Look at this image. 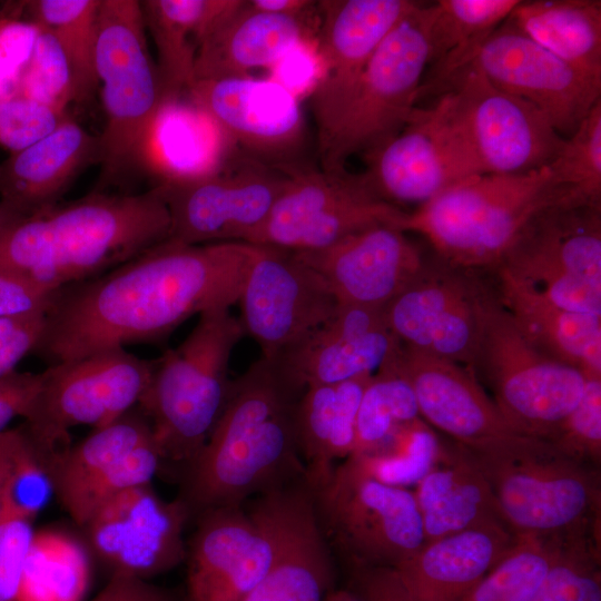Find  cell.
<instances>
[{"label":"cell","instance_id":"6da1fadb","mask_svg":"<svg viewBox=\"0 0 601 601\" xmlns=\"http://www.w3.org/2000/svg\"><path fill=\"white\" fill-rule=\"evenodd\" d=\"M257 245L166 240L97 277L58 290L36 353L48 366L157 343L196 314L238 303Z\"/></svg>","mask_w":601,"mask_h":601},{"label":"cell","instance_id":"7a4b0ae2","mask_svg":"<svg viewBox=\"0 0 601 601\" xmlns=\"http://www.w3.org/2000/svg\"><path fill=\"white\" fill-rule=\"evenodd\" d=\"M304 390L275 358L263 356L231 380L220 416L185 467L179 499L190 515L244 505L305 479L296 434Z\"/></svg>","mask_w":601,"mask_h":601},{"label":"cell","instance_id":"3957f363","mask_svg":"<svg viewBox=\"0 0 601 601\" xmlns=\"http://www.w3.org/2000/svg\"><path fill=\"white\" fill-rule=\"evenodd\" d=\"M170 215L152 189L95 191L0 233V269L58 290L102 275L168 240Z\"/></svg>","mask_w":601,"mask_h":601},{"label":"cell","instance_id":"277c9868","mask_svg":"<svg viewBox=\"0 0 601 601\" xmlns=\"http://www.w3.org/2000/svg\"><path fill=\"white\" fill-rule=\"evenodd\" d=\"M464 449L485 476L514 536L600 542L601 487L595 466L566 456L548 441L521 434Z\"/></svg>","mask_w":601,"mask_h":601},{"label":"cell","instance_id":"5b68a950","mask_svg":"<svg viewBox=\"0 0 601 601\" xmlns=\"http://www.w3.org/2000/svg\"><path fill=\"white\" fill-rule=\"evenodd\" d=\"M572 206L548 166L521 175H480L407 213L404 231L424 236L447 263L491 272L541 210Z\"/></svg>","mask_w":601,"mask_h":601},{"label":"cell","instance_id":"8992f818","mask_svg":"<svg viewBox=\"0 0 601 601\" xmlns=\"http://www.w3.org/2000/svg\"><path fill=\"white\" fill-rule=\"evenodd\" d=\"M244 335L229 308H213L199 314L178 346L154 361L138 405L164 461L186 467L204 446L225 406L230 357Z\"/></svg>","mask_w":601,"mask_h":601},{"label":"cell","instance_id":"52a82bcc","mask_svg":"<svg viewBox=\"0 0 601 601\" xmlns=\"http://www.w3.org/2000/svg\"><path fill=\"white\" fill-rule=\"evenodd\" d=\"M140 1L101 0L96 73L105 127L95 191L119 184L147 161L165 106L157 63L150 55Z\"/></svg>","mask_w":601,"mask_h":601},{"label":"cell","instance_id":"ba28073f","mask_svg":"<svg viewBox=\"0 0 601 601\" xmlns=\"http://www.w3.org/2000/svg\"><path fill=\"white\" fill-rule=\"evenodd\" d=\"M430 60V4L420 2L378 45L338 122L317 146L321 169L344 170L352 155L395 137L416 108Z\"/></svg>","mask_w":601,"mask_h":601},{"label":"cell","instance_id":"9c48e42d","mask_svg":"<svg viewBox=\"0 0 601 601\" xmlns=\"http://www.w3.org/2000/svg\"><path fill=\"white\" fill-rule=\"evenodd\" d=\"M152 370L154 361L112 347L41 372L21 428L50 471L71 446L72 427L100 428L128 413L145 394Z\"/></svg>","mask_w":601,"mask_h":601},{"label":"cell","instance_id":"30bf717a","mask_svg":"<svg viewBox=\"0 0 601 601\" xmlns=\"http://www.w3.org/2000/svg\"><path fill=\"white\" fill-rule=\"evenodd\" d=\"M472 371L490 385L492 401L516 433L544 441L579 404L588 380L522 336L501 304L494 280Z\"/></svg>","mask_w":601,"mask_h":601},{"label":"cell","instance_id":"8fae6325","mask_svg":"<svg viewBox=\"0 0 601 601\" xmlns=\"http://www.w3.org/2000/svg\"><path fill=\"white\" fill-rule=\"evenodd\" d=\"M311 490L322 534L351 570L395 568L425 543L414 492L376 480L351 459Z\"/></svg>","mask_w":601,"mask_h":601},{"label":"cell","instance_id":"7c38bea8","mask_svg":"<svg viewBox=\"0 0 601 601\" xmlns=\"http://www.w3.org/2000/svg\"><path fill=\"white\" fill-rule=\"evenodd\" d=\"M288 171L268 216L244 243L311 252L376 225L403 229L407 211L381 198L363 173L292 167Z\"/></svg>","mask_w":601,"mask_h":601},{"label":"cell","instance_id":"4fadbf2b","mask_svg":"<svg viewBox=\"0 0 601 601\" xmlns=\"http://www.w3.org/2000/svg\"><path fill=\"white\" fill-rule=\"evenodd\" d=\"M495 268L526 283L558 307L601 316V205L541 210Z\"/></svg>","mask_w":601,"mask_h":601},{"label":"cell","instance_id":"5bb4252c","mask_svg":"<svg viewBox=\"0 0 601 601\" xmlns=\"http://www.w3.org/2000/svg\"><path fill=\"white\" fill-rule=\"evenodd\" d=\"M245 155L203 176L164 179L155 188L170 215L168 240L244 242L268 216L289 171Z\"/></svg>","mask_w":601,"mask_h":601},{"label":"cell","instance_id":"9a60e30c","mask_svg":"<svg viewBox=\"0 0 601 601\" xmlns=\"http://www.w3.org/2000/svg\"><path fill=\"white\" fill-rule=\"evenodd\" d=\"M480 273L435 254L426 258L413 282L383 308L387 327L402 345L472 370L493 289Z\"/></svg>","mask_w":601,"mask_h":601},{"label":"cell","instance_id":"2e32d148","mask_svg":"<svg viewBox=\"0 0 601 601\" xmlns=\"http://www.w3.org/2000/svg\"><path fill=\"white\" fill-rule=\"evenodd\" d=\"M440 92H450L457 125L482 175H521L548 166L564 138L531 102L466 66Z\"/></svg>","mask_w":601,"mask_h":601},{"label":"cell","instance_id":"e0dca14e","mask_svg":"<svg viewBox=\"0 0 601 601\" xmlns=\"http://www.w3.org/2000/svg\"><path fill=\"white\" fill-rule=\"evenodd\" d=\"M364 157L365 179L392 204L422 205L482 175L455 119L450 92L427 108L416 107L395 137Z\"/></svg>","mask_w":601,"mask_h":601},{"label":"cell","instance_id":"ac0fdd59","mask_svg":"<svg viewBox=\"0 0 601 601\" xmlns=\"http://www.w3.org/2000/svg\"><path fill=\"white\" fill-rule=\"evenodd\" d=\"M238 303L244 333L266 358L305 338L339 305L322 277L292 252L259 245Z\"/></svg>","mask_w":601,"mask_h":601},{"label":"cell","instance_id":"d6986e66","mask_svg":"<svg viewBox=\"0 0 601 601\" xmlns=\"http://www.w3.org/2000/svg\"><path fill=\"white\" fill-rule=\"evenodd\" d=\"M230 145L276 167L299 154L306 139L300 100L270 78L250 76L195 80L186 91Z\"/></svg>","mask_w":601,"mask_h":601},{"label":"cell","instance_id":"ffe728a7","mask_svg":"<svg viewBox=\"0 0 601 601\" xmlns=\"http://www.w3.org/2000/svg\"><path fill=\"white\" fill-rule=\"evenodd\" d=\"M467 66L534 105L568 137L601 100V79L562 61L508 19L482 42Z\"/></svg>","mask_w":601,"mask_h":601},{"label":"cell","instance_id":"44dd1931","mask_svg":"<svg viewBox=\"0 0 601 601\" xmlns=\"http://www.w3.org/2000/svg\"><path fill=\"white\" fill-rule=\"evenodd\" d=\"M418 3L412 0L317 2V48L323 73L311 95L317 146L338 122L378 45Z\"/></svg>","mask_w":601,"mask_h":601},{"label":"cell","instance_id":"7402d4cb","mask_svg":"<svg viewBox=\"0 0 601 601\" xmlns=\"http://www.w3.org/2000/svg\"><path fill=\"white\" fill-rule=\"evenodd\" d=\"M189 516L180 499L165 501L146 484L105 502L83 526L114 573L146 580L186 559L184 530Z\"/></svg>","mask_w":601,"mask_h":601},{"label":"cell","instance_id":"603a6c76","mask_svg":"<svg viewBox=\"0 0 601 601\" xmlns=\"http://www.w3.org/2000/svg\"><path fill=\"white\" fill-rule=\"evenodd\" d=\"M186 558L187 601H243L267 574L274 546L245 504L221 506L198 514Z\"/></svg>","mask_w":601,"mask_h":601},{"label":"cell","instance_id":"cb8c5ba5","mask_svg":"<svg viewBox=\"0 0 601 601\" xmlns=\"http://www.w3.org/2000/svg\"><path fill=\"white\" fill-rule=\"evenodd\" d=\"M316 272L339 304L384 308L418 275L426 257L393 225L353 233L322 249L292 252Z\"/></svg>","mask_w":601,"mask_h":601},{"label":"cell","instance_id":"d4e9b609","mask_svg":"<svg viewBox=\"0 0 601 601\" xmlns=\"http://www.w3.org/2000/svg\"><path fill=\"white\" fill-rule=\"evenodd\" d=\"M394 359L411 385L421 417L466 449L516 433L503 418L474 372L401 344Z\"/></svg>","mask_w":601,"mask_h":601},{"label":"cell","instance_id":"484cf974","mask_svg":"<svg viewBox=\"0 0 601 601\" xmlns=\"http://www.w3.org/2000/svg\"><path fill=\"white\" fill-rule=\"evenodd\" d=\"M400 347L383 308L339 304L328 321L275 359L306 388L374 374Z\"/></svg>","mask_w":601,"mask_h":601},{"label":"cell","instance_id":"4316f807","mask_svg":"<svg viewBox=\"0 0 601 601\" xmlns=\"http://www.w3.org/2000/svg\"><path fill=\"white\" fill-rule=\"evenodd\" d=\"M318 11L278 14L258 10L249 1L221 21L199 45L195 80L248 76L272 68L286 52L317 38Z\"/></svg>","mask_w":601,"mask_h":601},{"label":"cell","instance_id":"83f0119b","mask_svg":"<svg viewBox=\"0 0 601 601\" xmlns=\"http://www.w3.org/2000/svg\"><path fill=\"white\" fill-rule=\"evenodd\" d=\"M100 138L68 116L0 162V200L30 216L58 205L76 177L99 164Z\"/></svg>","mask_w":601,"mask_h":601},{"label":"cell","instance_id":"f1b7e54d","mask_svg":"<svg viewBox=\"0 0 601 601\" xmlns=\"http://www.w3.org/2000/svg\"><path fill=\"white\" fill-rule=\"evenodd\" d=\"M513 542L506 525L489 523L426 542L395 569L415 601H462Z\"/></svg>","mask_w":601,"mask_h":601},{"label":"cell","instance_id":"f546056e","mask_svg":"<svg viewBox=\"0 0 601 601\" xmlns=\"http://www.w3.org/2000/svg\"><path fill=\"white\" fill-rule=\"evenodd\" d=\"M491 272L501 304L533 347L588 378H601V316L558 307L506 270Z\"/></svg>","mask_w":601,"mask_h":601},{"label":"cell","instance_id":"4dcf8cb0","mask_svg":"<svg viewBox=\"0 0 601 601\" xmlns=\"http://www.w3.org/2000/svg\"><path fill=\"white\" fill-rule=\"evenodd\" d=\"M413 492L425 543L489 523L505 525L485 476L457 443L442 442L436 462Z\"/></svg>","mask_w":601,"mask_h":601},{"label":"cell","instance_id":"1f68e13d","mask_svg":"<svg viewBox=\"0 0 601 601\" xmlns=\"http://www.w3.org/2000/svg\"><path fill=\"white\" fill-rule=\"evenodd\" d=\"M372 375L304 390L296 408V434L311 489L331 476L338 460L353 454L357 412Z\"/></svg>","mask_w":601,"mask_h":601},{"label":"cell","instance_id":"d6a6232c","mask_svg":"<svg viewBox=\"0 0 601 601\" xmlns=\"http://www.w3.org/2000/svg\"><path fill=\"white\" fill-rule=\"evenodd\" d=\"M244 0L140 1L146 29L158 55L165 105L175 102L195 81V59L201 41Z\"/></svg>","mask_w":601,"mask_h":601},{"label":"cell","instance_id":"836d02e7","mask_svg":"<svg viewBox=\"0 0 601 601\" xmlns=\"http://www.w3.org/2000/svg\"><path fill=\"white\" fill-rule=\"evenodd\" d=\"M274 560L243 601H324L333 589L334 556L318 529L306 521L276 524Z\"/></svg>","mask_w":601,"mask_h":601},{"label":"cell","instance_id":"e575fe53","mask_svg":"<svg viewBox=\"0 0 601 601\" xmlns=\"http://www.w3.org/2000/svg\"><path fill=\"white\" fill-rule=\"evenodd\" d=\"M508 20L562 61L601 79V1H519Z\"/></svg>","mask_w":601,"mask_h":601},{"label":"cell","instance_id":"d590c367","mask_svg":"<svg viewBox=\"0 0 601 601\" xmlns=\"http://www.w3.org/2000/svg\"><path fill=\"white\" fill-rule=\"evenodd\" d=\"M520 0H439L430 4L432 65L428 88L440 91L465 68L482 42Z\"/></svg>","mask_w":601,"mask_h":601},{"label":"cell","instance_id":"8d00e7d4","mask_svg":"<svg viewBox=\"0 0 601 601\" xmlns=\"http://www.w3.org/2000/svg\"><path fill=\"white\" fill-rule=\"evenodd\" d=\"M148 420L129 411L111 424L96 428L70 446L51 469L55 493L65 510L101 474L142 443L151 440Z\"/></svg>","mask_w":601,"mask_h":601},{"label":"cell","instance_id":"74e56055","mask_svg":"<svg viewBox=\"0 0 601 601\" xmlns=\"http://www.w3.org/2000/svg\"><path fill=\"white\" fill-rule=\"evenodd\" d=\"M88 579L82 545L68 534L41 531L32 536L18 601H80Z\"/></svg>","mask_w":601,"mask_h":601},{"label":"cell","instance_id":"f35d334b","mask_svg":"<svg viewBox=\"0 0 601 601\" xmlns=\"http://www.w3.org/2000/svg\"><path fill=\"white\" fill-rule=\"evenodd\" d=\"M101 0H32L22 2L32 27L50 31L66 52L79 91L88 99L98 86L96 43Z\"/></svg>","mask_w":601,"mask_h":601},{"label":"cell","instance_id":"ab89813d","mask_svg":"<svg viewBox=\"0 0 601 601\" xmlns=\"http://www.w3.org/2000/svg\"><path fill=\"white\" fill-rule=\"evenodd\" d=\"M561 545L532 535L514 536L508 553L462 601H531Z\"/></svg>","mask_w":601,"mask_h":601},{"label":"cell","instance_id":"60d3db41","mask_svg":"<svg viewBox=\"0 0 601 601\" xmlns=\"http://www.w3.org/2000/svg\"><path fill=\"white\" fill-rule=\"evenodd\" d=\"M395 356L372 375L363 393L351 456L376 449L398 425L421 417L415 394L397 371Z\"/></svg>","mask_w":601,"mask_h":601},{"label":"cell","instance_id":"b9f144b4","mask_svg":"<svg viewBox=\"0 0 601 601\" xmlns=\"http://www.w3.org/2000/svg\"><path fill=\"white\" fill-rule=\"evenodd\" d=\"M441 446L442 441L420 417L398 425L376 449L347 459L383 483L407 487L426 475Z\"/></svg>","mask_w":601,"mask_h":601},{"label":"cell","instance_id":"7bdbcfd3","mask_svg":"<svg viewBox=\"0 0 601 601\" xmlns=\"http://www.w3.org/2000/svg\"><path fill=\"white\" fill-rule=\"evenodd\" d=\"M550 176L577 206L601 205V100L548 165Z\"/></svg>","mask_w":601,"mask_h":601},{"label":"cell","instance_id":"ee69618b","mask_svg":"<svg viewBox=\"0 0 601 601\" xmlns=\"http://www.w3.org/2000/svg\"><path fill=\"white\" fill-rule=\"evenodd\" d=\"M33 28L36 32L18 80V91L65 112L70 102L80 101L71 63L50 31Z\"/></svg>","mask_w":601,"mask_h":601},{"label":"cell","instance_id":"f6af8a7d","mask_svg":"<svg viewBox=\"0 0 601 601\" xmlns=\"http://www.w3.org/2000/svg\"><path fill=\"white\" fill-rule=\"evenodd\" d=\"M531 601H601L600 543H562L556 561Z\"/></svg>","mask_w":601,"mask_h":601},{"label":"cell","instance_id":"bcb514c9","mask_svg":"<svg viewBox=\"0 0 601 601\" xmlns=\"http://www.w3.org/2000/svg\"><path fill=\"white\" fill-rule=\"evenodd\" d=\"M162 461L154 439L148 440L93 481L66 511L78 525L83 526L108 500L127 490L150 484Z\"/></svg>","mask_w":601,"mask_h":601},{"label":"cell","instance_id":"7dc6e473","mask_svg":"<svg viewBox=\"0 0 601 601\" xmlns=\"http://www.w3.org/2000/svg\"><path fill=\"white\" fill-rule=\"evenodd\" d=\"M52 493L55 484L51 471L26 436V444L6 482L0 520L17 518L32 521Z\"/></svg>","mask_w":601,"mask_h":601},{"label":"cell","instance_id":"c3c4849f","mask_svg":"<svg viewBox=\"0 0 601 601\" xmlns=\"http://www.w3.org/2000/svg\"><path fill=\"white\" fill-rule=\"evenodd\" d=\"M560 452L595 466L601 461V378H588L584 393L548 441Z\"/></svg>","mask_w":601,"mask_h":601},{"label":"cell","instance_id":"681fc988","mask_svg":"<svg viewBox=\"0 0 601 601\" xmlns=\"http://www.w3.org/2000/svg\"><path fill=\"white\" fill-rule=\"evenodd\" d=\"M66 112L22 93H0V147L11 154L51 132Z\"/></svg>","mask_w":601,"mask_h":601},{"label":"cell","instance_id":"f907efd6","mask_svg":"<svg viewBox=\"0 0 601 601\" xmlns=\"http://www.w3.org/2000/svg\"><path fill=\"white\" fill-rule=\"evenodd\" d=\"M33 534L32 521L17 518L0 520V601H18Z\"/></svg>","mask_w":601,"mask_h":601},{"label":"cell","instance_id":"816d5d0a","mask_svg":"<svg viewBox=\"0 0 601 601\" xmlns=\"http://www.w3.org/2000/svg\"><path fill=\"white\" fill-rule=\"evenodd\" d=\"M48 311L0 317V378L13 373L18 363L33 353L41 339Z\"/></svg>","mask_w":601,"mask_h":601},{"label":"cell","instance_id":"f5cc1de1","mask_svg":"<svg viewBox=\"0 0 601 601\" xmlns=\"http://www.w3.org/2000/svg\"><path fill=\"white\" fill-rule=\"evenodd\" d=\"M272 77L300 99L312 95L323 73L317 38L297 45L286 52L273 67Z\"/></svg>","mask_w":601,"mask_h":601},{"label":"cell","instance_id":"db71d44e","mask_svg":"<svg viewBox=\"0 0 601 601\" xmlns=\"http://www.w3.org/2000/svg\"><path fill=\"white\" fill-rule=\"evenodd\" d=\"M58 290L17 273L0 269V317L49 311Z\"/></svg>","mask_w":601,"mask_h":601},{"label":"cell","instance_id":"11a10c76","mask_svg":"<svg viewBox=\"0 0 601 601\" xmlns=\"http://www.w3.org/2000/svg\"><path fill=\"white\" fill-rule=\"evenodd\" d=\"M354 591L366 601H415L392 566H367L351 570Z\"/></svg>","mask_w":601,"mask_h":601},{"label":"cell","instance_id":"9f6ffc18","mask_svg":"<svg viewBox=\"0 0 601 601\" xmlns=\"http://www.w3.org/2000/svg\"><path fill=\"white\" fill-rule=\"evenodd\" d=\"M41 382V373L17 372L0 378V433L23 417Z\"/></svg>","mask_w":601,"mask_h":601},{"label":"cell","instance_id":"6f0895ef","mask_svg":"<svg viewBox=\"0 0 601 601\" xmlns=\"http://www.w3.org/2000/svg\"><path fill=\"white\" fill-rule=\"evenodd\" d=\"M91 601H167V599L146 580L115 572L107 585Z\"/></svg>","mask_w":601,"mask_h":601},{"label":"cell","instance_id":"680465c9","mask_svg":"<svg viewBox=\"0 0 601 601\" xmlns=\"http://www.w3.org/2000/svg\"><path fill=\"white\" fill-rule=\"evenodd\" d=\"M24 444L26 435L21 426L0 433V518L6 482Z\"/></svg>","mask_w":601,"mask_h":601},{"label":"cell","instance_id":"91938a15","mask_svg":"<svg viewBox=\"0 0 601 601\" xmlns=\"http://www.w3.org/2000/svg\"><path fill=\"white\" fill-rule=\"evenodd\" d=\"M249 3L258 10L278 14H305L317 9V1L311 0H249Z\"/></svg>","mask_w":601,"mask_h":601},{"label":"cell","instance_id":"94428289","mask_svg":"<svg viewBox=\"0 0 601 601\" xmlns=\"http://www.w3.org/2000/svg\"><path fill=\"white\" fill-rule=\"evenodd\" d=\"M26 217L28 216L13 206L0 200V233Z\"/></svg>","mask_w":601,"mask_h":601},{"label":"cell","instance_id":"6125c7cd","mask_svg":"<svg viewBox=\"0 0 601 601\" xmlns=\"http://www.w3.org/2000/svg\"><path fill=\"white\" fill-rule=\"evenodd\" d=\"M324 601H366L361 594L353 589H332L325 597Z\"/></svg>","mask_w":601,"mask_h":601}]
</instances>
